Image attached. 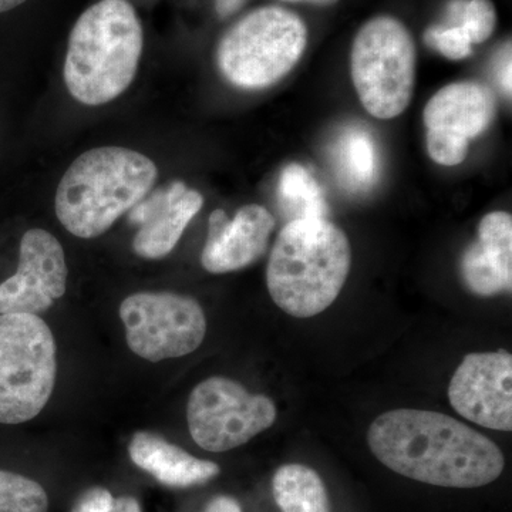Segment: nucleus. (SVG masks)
<instances>
[{
    "label": "nucleus",
    "mask_w": 512,
    "mask_h": 512,
    "mask_svg": "<svg viewBox=\"0 0 512 512\" xmlns=\"http://www.w3.org/2000/svg\"><path fill=\"white\" fill-rule=\"evenodd\" d=\"M282 2L309 3V5H316V6H332V5H336V3L339 2V0H282Z\"/></svg>",
    "instance_id": "28"
},
{
    "label": "nucleus",
    "mask_w": 512,
    "mask_h": 512,
    "mask_svg": "<svg viewBox=\"0 0 512 512\" xmlns=\"http://www.w3.org/2000/svg\"><path fill=\"white\" fill-rule=\"evenodd\" d=\"M308 45L301 16L282 6H262L247 13L221 37L220 72L239 89L259 90L284 79Z\"/></svg>",
    "instance_id": "5"
},
{
    "label": "nucleus",
    "mask_w": 512,
    "mask_h": 512,
    "mask_svg": "<svg viewBox=\"0 0 512 512\" xmlns=\"http://www.w3.org/2000/svg\"><path fill=\"white\" fill-rule=\"evenodd\" d=\"M456 25L461 26L473 45H480L493 35L497 26V10L491 0H456L450 8Z\"/></svg>",
    "instance_id": "21"
},
{
    "label": "nucleus",
    "mask_w": 512,
    "mask_h": 512,
    "mask_svg": "<svg viewBox=\"0 0 512 512\" xmlns=\"http://www.w3.org/2000/svg\"><path fill=\"white\" fill-rule=\"evenodd\" d=\"M427 45L450 60H463L473 52L470 37L458 25L433 26L424 33Z\"/></svg>",
    "instance_id": "22"
},
{
    "label": "nucleus",
    "mask_w": 512,
    "mask_h": 512,
    "mask_svg": "<svg viewBox=\"0 0 512 512\" xmlns=\"http://www.w3.org/2000/svg\"><path fill=\"white\" fill-rule=\"evenodd\" d=\"M247 2L248 0H215V10L221 19H227L244 8Z\"/></svg>",
    "instance_id": "26"
},
{
    "label": "nucleus",
    "mask_w": 512,
    "mask_h": 512,
    "mask_svg": "<svg viewBox=\"0 0 512 512\" xmlns=\"http://www.w3.org/2000/svg\"><path fill=\"white\" fill-rule=\"evenodd\" d=\"M448 400L460 416L485 429L512 430V356L470 353L448 384Z\"/></svg>",
    "instance_id": "11"
},
{
    "label": "nucleus",
    "mask_w": 512,
    "mask_h": 512,
    "mask_svg": "<svg viewBox=\"0 0 512 512\" xmlns=\"http://www.w3.org/2000/svg\"><path fill=\"white\" fill-rule=\"evenodd\" d=\"M461 275L478 296L511 292L512 218L508 212H490L481 220L477 242L461 258Z\"/></svg>",
    "instance_id": "15"
},
{
    "label": "nucleus",
    "mask_w": 512,
    "mask_h": 512,
    "mask_svg": "<svg viewBox=\"0 0 512 512\" xmlns=\"http://www.w3.org/2000/svg\"><path fill=\"white\" fill-rule=\"evenodd\" d=\"M416 45L393 16H377L360 28L350 53V72L367 113L392 120L409 107L416 84Z\"/></svg>",
    "instance_id": "6"
},
{
    "label": "nucleus",
    "mask_w": 512,
    "mask_h": 512,
    "mask_svg": "<svg viewBox=\"0 0 512 512\" xmlns=\"http://www.w3.org/2000/svg\"><path fill=\"white\" fill-rule=\"evenodd\" d=\"M25 2L26 0H0V13L9 12V10L18 8Z\"/></svg>",
    "instance_id": "29"
},
{
    "label": "nucleus",
    "mask_w": 512,
    "mask_h": 512,
    "mask_svg": "<svg viewBox=\"0 0 512 512\" xmlns=\"http://www.w3.org/2000/svg\"><path fill=\"white\" fill-rule=\"evenodd\" d=\"M128 456L134 466L170 488L202 485L221 473V467L214 461L194 457L184 448L147 431L134 434L128 444Z\"/></svg>",
    "instance_id": "16"
},
{
    "label": "nucleus",
    "mask_w": 512,
    "mask_h": 512,
    "mask_svg": "<svg viewBox=\"0 0 512 512\" xmlns=\"http://www.w3.org/2000/svg\"><path fill=\"white\" fill-rule=\"evenodd\" d=\"M498 72V83H500L501 89L508 97H511V42L505 43L503 49H501L500 57L497 62Z\"/></svg>",
    "instance_id": "24"
},
{
    "label": "nucleus",
    "mask_w": 512,
    "mask_h": 512,
    "mask_svg": "<svg viewBox=\"0 0 512 512\" xmlns=\"http://www.w3.org/2000/svg\"><path fill=\"white\" fill-rule=\"evenodd\" d=\"M367 443L394 473L436 487H484L505 467L503 451L493 440L431 410L383 413L370 426Z\"/></svg>",
    "instance_id": "1"
},
{
    "label": "nucleus",
    "mask_w": 512,
    "mask_h": 512,
    "mask_svg": "<svg viewBox=\"0 0 512 512\" xmlns=\"http://www.w3.org/2000/svg\"><path fill=\"white\" fill-rule=\"evenodd\" d=\"M52 500L42 481L0 467V512H50Z\"/></svg>",
    "instance_id": "20"
},
{
    "label": "nucleus",
    "mask_w": 512,
    "mask_h": 512,
    "mask_svg": "<svg viewBox=\"0 0 512 512\" xmlns=\"http://www.w3.org/2000/svg\"><path fill=\"white\" fill-rule=\"evenodd\" d=\"M494 93L477 82L451 83L424 107L427 151L437 164L454 167L466 160L470 140L493 124Z\"/></svg>",
    "instance_id": "10"
},
{
    "label": "nucleus",
    "mask_w": 512,
    "mask_h": 512,
    "mask_svg": "<svg viewBox=\"0 0 512 512\" xmlns=\"http://www.w3.org/2000/svg\"><path fill=\"white\" fill-rule=\"evenodd\" d=\"M114 500L116 497L109 488H87L74 501L70 512H109L113 508Z\"/></svg>",
    "instance_id": "23"
},
{
    "label": "nucleus",
    "mask_w": 512,
    "mask_h": 512,
    "mask_svg": "<svg viewBox=\"0 0 512 512\" xmlns=\"http://www.w3.org/2000/svg\"><path fill=\"white\" fill-rule=\"evenodd\" d=\"M109 512H143L140 501L134 495H119L114 500L113 508Z\"/></svg>",
    "instance_id": "27"
},
{
    "label": "nucleus",
    "mask_w": 512,
    "mask_h": 512,
    "mask_svg": "<svg viewBox=\"0 0 512 512\" xmlns=\"http://www.w3.org/2000/svg\"><path fill=\"white\" fill-rule=\"evenodd\" d=\"M56 353L45 320L0 315V424L26 423L45 409L56 384Z\"/></svg>",
    "instance_id": "7"
},
{
    "label": "nucleus",
    "mask_w": 512,
    "mask_h": 512,
    "mask_svg": "<svg viewBox=\"0 0 512 512\" xmlns=\"http://www.w3.org/2000/svg\"><path fill=\"white\" fill-rule=\"evenodd\" d=\"M352 251L342 229L325 218L289 221L279 232L266 285L281 311L312 318L338 299L348 279Z\"/></svg>",
    "instance_id": "2"
},
{
    "label": "nucleus",
    "mask_w": 512,
    "mask_h": 512,
    "mask_svg": "<svg viewBox=\"0 0 512 512\" xmlns=\"http://www.w3.org/2000/svg\"><path fill=\"white\" fill-rule=\"evenodd\" d=\"M204 198L181 181L148 192L130 210V222L137 234L133 249L144 259H161L170 254L183 237L185 228L201 211Z\"/></svg>",
    "instance_id": "13"
},
{
    "label": "nucleus",
    "mask_w": 512,
    "mask_h": 512,
    "mask_svg": "<svg viewBox=\"0 0 512 512\" xmlns=\"http://www.w3.org/2000/svg\"><path fill=\"white\" fill-rule=\"evenodd\" d=\"M202 512H242V507L234 497L217 495L212 498Z\"/></svg>",
    "instance_id": "25"
},
{
    "label": "nucleus",
    "mask_w": 512,
    "mask_h": 512,
    "mask_svg": "<svg viewBox=\"0 0 512 512\" xmlns=\"http://www.w3.org/2000/svg\"><path fill=\"white\" fill-rule=\"evenodd\" d=\"M335 161L340 180L350 190H366L376 180L375 141L363 128H349L340 136Z\"/></svg>",
    "instance_id": "18"
},
{
    "label": "nucleus",
    "mask_w": 512,
    "mask_h": 512,
    "mask_svg": "<svg viewBox=\"0 0 512 512\" xmlns=\"http://www.w3.org/2000/svg\"><path fill=\"white\" fill-rule=\"evenodd\" d=\"M275 403L235 380L214 376L194 387L187 404L192 440L202 450L225 453L244 446L275 423Z\"/></svg>",
    "instance_id": "8"
},
{
    "label": "nucleus",
    "mask_w": 512,
    "mask_h": 512,
    "mask_svg": "<svg viewBox=\"0 0 512 512\" xmlns=\"http://www.w3.org/2000/svg\"><path fill=\"white\" fill-rule=\"evenodd\" d=\"M143 28L127 0H100L77 19L64 62V83L86 106L110 103L136 77Z\"/></svg>",
    "instance_id": "3"
},
{
    "label": "nucleus",
    "mask_w": 512,
    "mask_h": 512,
    "mask_svg": "<svg viewBox=\"0 0 512 512\" xmlns=\"http://www.w3.org/2000/svg\"><path fill=\"white\" fill-rule=\"evenodd\" d=\"M157 177V165L144 154L124 147L93 148L76 158L60 180L57 218L76 237H100L146 197Z\"/></svg>",
    "instance_id": "4"
},
{
    "label": "nucleus",
    "mask_w": 512,
    "mask_h": 512,
    "mask_svg": "<svg viewBox=\"0 0 512 512\" xmlns=\"http://www.w3.org/2000/svg\"><path fill=\"white\" fill-rule=\"evenodd\" d=\"M128 348L148 362L190 355L207 335L200 303L174 292H138L120 305Z\"/></svg>",
    "instance_id": "9"
},
{
    "label": "nucleus",
    "mask_w": 512,
    "mask_h": 512,
    "mask_svg": "<svg viewBox=\"0 0 512 512\" xmlns=\"http://www.w3.org/2000/svg\"><path fill=\"white\" fill-rule=\"evenodd\" d=\"M272 493L282 512H330L322 478L302 464L279 467L272 478Z\"/></svg>",
    "instance_id": "17"
},
{
    "label": "nucleus",
    "mask_w": 512,
    "mask_h": 512,
    "mask_svg": "<svg viewBox=\"0 0 512 512\" xmlns=\"http://www.w3.org/2000/svg\"><path fill=\"white\" fill-rule=\"evenodd\" d=\"M274 228V217L261 205H245L232 220L224 210H215L208 221L202 266L211 274L247 268L265 254Z\"/></svg>",
    "instance_id": "14"
},
{
    "label": "nucleus",
    "mask_w": 512,
    "mask_h": 512,
    "mask_svg": "<svg viewBox=\"0 0 512 512\" xmlns=\"http://www.w3.org/2000/svg\"><path fill=\"white\" fill-rule=\"evenodd\" d=\"M279 204L292 220L325 218L326 201L315 177L301 164H289L278 184Z\"/></svg>",
    "instance_id": "19"
},
{
    "label": "nucleus",
    "mask_w": 512,
    "mask_h": 512,
    "mask_svg": "<svg viewBox=\"0 0 512 512\" xmlns=\"http://www.w3.org/2000/svg\"><path fill=\"white\" fill-rule=\"evenodd\" d=\"M66 256L45 229H29L20 241L18 271L0 284V315H37L52 308L67 288Z\"/></svg>",
    "instance_id": "12"
}]
</instances>
